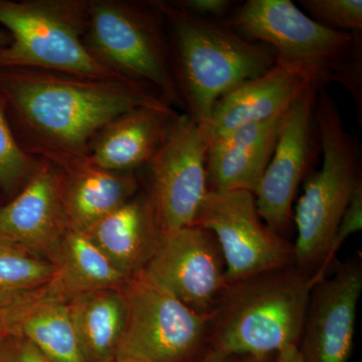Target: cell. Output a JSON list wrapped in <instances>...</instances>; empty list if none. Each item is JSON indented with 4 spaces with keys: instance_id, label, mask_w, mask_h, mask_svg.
I'll list each match as a JSON object with an SVG mask.
<instances>
[{
    "instance_id": "23",
    "label": "cell",
    "mask_w": 362,
    "mask_h": 362,
    "mask_svg": "<svg viewBox=\"0 0 362 362\" xmlns=\"http://www.w3.org/2000/svg\"><path fill=\"white\" fill-rule=\"evenodd\" d=\"M54 270L49 259L0 238V308L39 291Z\"/></svg>"
},
{
    "instance_id": "2",
    "label": "cell",
    "mask_w": 362,
    "mask_h": 362,
    "mask_svg": "<svg viewBox=\"0 0 362 362\" xmlns=\"http://www.w3.org/2000/svg\"><path fill=\"white\" fill-rule=\"evenodd\" d=\"M168 32L171 70L183 109L206 123L214 105L275 65L268 45L240 37L225 21L199 18L157 2Z\"/></svg>"
},
{
    "instance_id": "5",
    "label": "cell",
    "mask_w": 362,
    "mask_h": 362,
    "mask_svg": "<svg viewBox=\"0 0 362 362\" xmlns=\"http://www.w3.org/2000/svg\"><path fill=\"white\" fill-rule=\"evenodd\" d=\"M89 6L82 0H0V25L13 39L0 49V69L130 81L102 65L86 45Z\"/></svg>"
},
{
    "instance_id": "25",
    "label": "cell",
    "mask_w": 362,
    "mask_h": 362,
    "mask_svg": "<svg viewBox=\"0 0 362 362\" xmlns=\"http://www.w3.org/2000/svg\"><path fill=\"white\" fill-rule=\"evenodd\" d=\"M312 20L321 25L346 33H361V0H301Z\"/></svg>"
},
{
    "instance_id": "1",
    "label": "cell",
    "mask_w": 362,
    "mask_h": 362,
    "mask_svg": "<svg viewBox=\"0 0 362 362\" xmlns=\"http://www.w3.org/2000/svg\"><path fill=\"white\" fill-rule=\"evenodd\" d=\"M0 94L21 147L59 168L86 158L98 133L117 117L170 106L140 83L40 69H0Z\"/></svg>"
},
{
    "instance_id": "15",
    "label": "cell",
    "mask_w": 362,
    "mask_h": 362,
    "mask_svg": "<svg viewBox=\"0 0 362 362\" xmlns=\"http://www.w3.org/2000/svg\"><path fill=\"white\" fill-rule=\"evenodd\" d=\"M313 84L319 83L310 73L277 59L263 75L216 102L209 120L199 124L207 144L243 126L285 113Z\"/></svg>"
},
{
    "instance_id": "21",
    "label": "cell",
    "mask_w": 362,
    "mask_h": 362,
    "mask_svg": "<svg viewBox=\"0 0 362 362\" xmlns=\"http://www.w3.org/2000/svg\"><path fill=\"white\" fill-rule=\"evenodd\" d=\"M54 266V276L37 293L65 303L87 293L119 289L129 280L85 233L75 230L66 233Z\"/></svg>"
},
{
    "instance_id": "11",
    "label": "cell",
    "mask_w": 362,
    "mask_h": 362,
    "mask_svg": "<svg viewBox=\"0 0 362 362\" xmlns=\"http://www.w3.org/2000/svg\"><path fill=\"white\" fill-rule=\"evenodd\" d=\"M141 273L201 314H213L228 288L218 240L197 226L160 233Z\"/></svg>"
},
{
    "instance_id": "31",
    "label": "cell",
    "mask_w": 362,
    "mask_h": 362,
    "mask_svg": "<svg viewBox=\"0 0 362 362\" xmlns=\"http://www.w3.org/2000/svg\"><path fill=\"white\" fill-rule=\"evenodd\" d=\"M275 354L243 356V358L239 362H273L274 358H275Z\"/></svg>"
},
{
    "instance_id": "7",
    "label": "cell",
    "mask_w": 362,
    "mask_h": 362,
    "mask_svg": "<svg viewBox=\"0 0 362 362\" xmlns=\"http://www.w3.org/2000/svg\"><path fill=\"white\" fill-rule=\"evenodd\" d=\"M223 21L244 39L268 45L277 59L304 69L322 87L339 83L361 33L321 25L290 0H247Z\"/></svg>"
},
{
    "instance_id": "29",
    "label": "cell",
    "mask_w": 362,
    "mask_h": 362,
    "mask_svg": "<svg viewBox=\"0 0 362 362\" xmlns=\"http://www.w3.org/2000/svg\"><path fill=\"white\" fill-rule=\"evenodd\" d=\"M273 362H305L298 345H288L275 354Z\"/></svg>"
},
{
    "instance_id": "33",
    "label": "cell",
    "mask_w": 362,
    "mask_h": 362,
    "mask_svg": "<svg viewBox=\"0 0 362 362\" xmlns=\"http://www.w3.org/2000/svg\"><path fill=\"white\" fill-rule=\"evenodd\" d=\"M11 40L13 39H11V33L7 32L6 30H1L0 28V49H4V47L11 45Z\"/></svg>"
},
{
    "instance_id": "9",
    "label": "cell",
    "mask_w": 362,
    "mask_h": 362,
    "mask_svg": "<svg viewBox=\"0 0 362 362\" xmlns=\"http://www.w3.org/2000/svg\"><path fill=\"white\" fill-rule=\"evenodd\" d=\"M201 125L188 116L175 114L160 144L145 164L148 197L160 233L194 225L209 194L206 152Z\"/></svg>"
},
{
    "instance_id": "13",
    "label": "cell",
    "mask_w": 362,
    "mask_h": 362,
    "mask_svg": "<svg viewBox=\"0 0 362 362\" xmlns=\"http://www.w3.org/2000/svg\"><path fill=\"white\" fill-rule=\"evenodd\" d=\"M361 290L358 262L338 265L334 275L314 284L300 338L305 362L349 361Z\"/></svg>"
},
{
    "instance_id": "4",
    "label": "cell",
    "mask_w": 362,
    "mask_h": 362,
    "mask_svg": "<svg viewBox=\"0 0 362 362\" xmlns=\"http://www.w3.org/2000/svg\"><path fill=\"white\" fill-rule=\"evenodd\" d=\"M322 166L304 180L293 220L297 228L295 266L313 276L329 255L343 214L362 183L358 140L347 132L334 100L319 88L314 107Z\"/></svg>"
},
{
    "instance_id": "18",
    "label": "cell",
    "mask_w": 362,
    "mask_h": 362,
    "mask_svg": "<svg viewBox=\"0 0 362 362\" xmlns=\"http://www.w3.org/2000/svg\"><path fill=\"white\" fill-rule=\"evenodd\" d=\"M63 202L69 228L87 233L98 221L131 201L137 192L132 173H116L92 165L86 158L61 168Z\"/></svg>"
},
{
    "instance_id": "30",
    "label": "cell",
    "mask_w": 362,
    "mask_h": 362,
    "mask_svg": "<svg viewBox=\"0 0 362 362\" xmlns=\"http://www.w3.org/2000/svg\"><path fill=\"white\" fill-rule=\"evenodd\" d=\"M233 357L226 356L218 350L211 349L204 354L197 362H232Z\"/></svg>"
},
{
    "instance_id": "6",
    "label": "cell",
    "mask_w": 362,
    "mask_h": 362,
    "mask_svg": "<svg viewBox=\"0 0 362 362\" xmlns=\"http://www.w3.org/2000/svg\"><path fill=\"white\" fill-rule=\"evenodd\" d=\"M90 1L85 44L121 77L153 88L170 106L183 108L171 70L165 21L157 2Z\"/></svg>"
},
{
    "instance_id": "22",
    "label": "cell",
    "mask_w": 362,
    "mask_h": 362,
    "mask_svg": "<svg viewBox=\"0 0 362 362\" xmlns=\"http://www.w3.org/2000/svg\"><path fill=\"white\" fill-rule=\"evenodd\" d=\"M68 304L85 361H113L125 324L122 288L87 293Z\"/></svg>"
},
{
    "instance_id": "17",
    "label": "cell",
    "mask_w": 362,
    "mask_h": 362,
    "mask_svg": "<svg viewBox=\"0 0 362 362\" xmlns=\"http://www.w3.org/2000/svg\"><path fill=\"white\" fill-rule=\"evenodd\" d=\"M175 114L170 106L140 107L117 117L90 143L88 162L116 173H132L144 166Z\"/></svg>"
},
{
    "instance_id": "28",
    "label": "cell",
    "mask_w": 362,
    "mask_h": 362,
    "mask_svg": "<svg viewBox=\"0 0 362 362\" xmlns=\"http://www.w3.org/2000/svg\"><path fill=\"white\" fill-rule=\"evenodd\" d=\"M0 362H54L32 343L20 337H9L0 345Z\"/></svg>"
},
{
    "instance_id": "32",
    "label": "cell",
    "mask_w": 362,
    "mask_h": 362,
    "mask_svg": "<svg viewBox=\"0 0 362 362\" xmlns=\"http://www.w3.org/2000/svg\"><path fill=\"white\" fill-rule=\"evenodd\" d=\"M9 337L8 331H7L6 321H4V314L0 310V345L2 344L7 338Z\"/></svg>"
},
{
    "instance_id": "34",
    "label": "cell",
    "mask_w": 362,
    "mask_h": 362,
    "mask_svg": "<svg viewBox=\"0 0 362 362\" xmlns=\"http://www.w3.org/2000/svg\"><path fill=\"white\" fill-rule=\"evenodd\" d=\"M112 362H139L137 361H134V359H130V358H116L114 359Z\"/></svg>"
},
{
    "instance_id": "26",
    "label": "cell",
    "mask_w": 362,
    "mask_h": 362,
    "mask_svg": "<svg viewBox=\"0 0 362 362\" xmlns=\"http://www.w3.org/2000/svg\"><path fill=\"white\" fill-rule=\"evenodd\" d=\"M362 228V183L356 187V192L350 199L349 206L343 214L341 221L338 226L337 235L333 240L329 255L322 268L313 275L314 283L326 277V272L332 265L335 255L345 240L352 233L358 232Z\"/></svg>"
},
{
    "instance_id": "12",
    "label": "cell",
    "mask_w": 362,
    "mask_h": 362,
    "mask_svg": "<svg viewBox=\"0 0 362 362\" xmlns=\"http://www.w3.org/2000/svg\"><path fill=\"white\" fill-rule=\"evenodd\" d=\"M320 87L312 85L288 110L273 156L254 194L259 218L282 237L291 226L298 187L321 151L314 117Z\"/></svg>"
},
{
    "instance_id": "20",
    "label": "cell",
    "mask_w": 362,
    "mask_h": 362,
    "mask_svg": "<svg viewBox=\"0 0 362 362\" xmlns=\"http://www.w3.org/2000/svg\"><path fill=\"white\" fill-rule=\"evenodd\" d=\"M9 337H20L54 362H86L71 320L69 304L37 292L4 308Z\"/></svg>"
},
{
    "instance_id": "14",
    "label": "cell",
    "mask_w": 362,
    "mask_h": 362,
    "mask_svg": "<svg viewBox=\"0 0 362 362\" xmlns=\"http://www.w3.org/2000/svg\"><path fill=\"white\" fill-rule=\"evenodd\" d=\"M63 170L40 162L30 180L0 207V238L56 263L69 228L63 202Z\"/></svg>"
},
{
    "instance_id": "8",
    "label": "cell",
    "mask_w": 362,
    "mask_h": 362,
    "mask_svg": "<svg viewBox=\"0 0 362 362\" xmlns=\"http://www.w3.org/2000/svg\"><path fill=\"white\" fill-rule=\"evenodd\" d=\"M125 324L116 358L185 362L209 339L214 314L197 313L139 272L123 285Z\"/></svg>"
},
{
    "instance_id": "24",
    "label": "cell",
    "mask_w": 362,
    "mask_h": 362,
    "mask_svg": "<svg viewBox=\"0 0 362 362\" xmlns=\"http://www.w3.org/2000/svg\"><path fill=\"white\" fill-rule=\"evenodd\" d=\"M39 163L16 139L7 115L6 101L0 94V188L8 195L20 192Z\"/></svg>"
},
{
    "instance_id": "16",
    "label": "cell",
    "mask_w": 362,
    "mask_h": 362,
    "mask_svg": "<svg viewBox=\"0 0 362 362\" xmlns=\"http://www.w3.org/2000/svg\"><path fill=\"white\" fill-rule=\"evenodd\" d=\"M287 112L264 122L243 126L209 143L206 160L209 192L246 190L255 194Z\"/></svg>"
},
{
    "instance_id": "19",
    "label": "cell",
    "mask_w": 362,
    "mask_h": 362,
    "mask_svg": "<svg viewBox=\"0 0 362 362\" xmlns=\"http://www.w3.org/2000/svg\"><path fill=\"white\" fill-rule=\"evenodd\" d=\"M85 235L128 279L143 270L156 250L160 230L148 197L131 199Z\"/></svg>"
},
{
    "instance_id": "27",
    "label": "cell",
    "mask_w": 362,
    "mask_h": 362,
    "mask_svg": "<svg viewBox=\"0 0 362 362\" xmlns=\"http://www.w3.org/2000/svg\"><path fill=\"white\" fill-rule=\"evenodd\" d=\"M233 4L230 0H181L170 4L180 11L199 18L221 21V18L230 16V11H233Z\"/></svg>"
},
{
    "instance_id": "3",
    "label": "cell",
    "mask_w": 362,
    "mask_h": 362,
    "mask_svg": "<svg viewBox=\"0 0 362 362\" xmlns=\"http://www.w3.org/2000/svg\"><path fill=\"white\" fill-rule=\"evenodd\" d=\"M312 275L293 265L228 286L211 324V349L230 357L268 356L298 345Z\"/></svg>"
},
{
    "instance_id": "10",
    "label": "cell",
    "mask_w": 362,
    "mask_h": 362,
    "mask_svg": "<svg viewBox=\"0 0 362 362\" xmlns=\"http://www.w3.org/2000/svg\"><path fill=\"white\" fill-rule=\"evenodd\" d=\"M192 226L218 240L228 286L295 265L294 247L259 218L252 192H209Z\"/></svg>"
}]
</instances>
